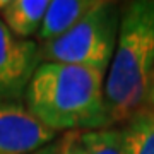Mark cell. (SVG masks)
I'll return each mask as SVG.
<instances>
[{
	"mask_svg": "<svg viewBox=\"0 0 154 154\" xmlns=\"http://www.w3.org/2000/svg\"><path fill=\"white\" fill-rule=\"evenodd\" d=\"M105 72L46 62L24 93V108L51 132H89L115 127L105 99Z\"/></svg>",
	"mask_w": 154,
	"mask_h": 154,
	"instance_id": "1",
	"label": "cell"
},
{
	"mask_svg": "<svg viewBox=\"0 0 154 154\" xmlns=\"http://www.w3.org/2000/svg\"><path fill=\"white\" fill-rule=\"evenodd\" d=\"M146 106H149L151 110H154V74L151 77V82H149V91H147V101Z\"/></svg>",
	"mask_w": 154,
	"mask_h": 154,
	"instance_id": "12",
	"label": "cell"
},
{
	"mask_svg": "<svg viewBox=\"0 0 154 154\" xmlns=\"http://www.w3.org/2000/svg\"><path fill=\"white\" fill-rule=\"evenodd\" d=\"M128 154H154V110L142 106L122 125Z\"/></svg>",
	"mask_w": 154,
	"mask_h": 154,
	"instance_id": "8",
	"label": "cell"
},
{
	"mask_svg": "<svg viewBox=\"0 0 154 154\" xmlns=\"http://www.w3.org/2000/svg\"><path fill=\"white\" fill-rule=\"evenodd\" d=\"M120 17L122 7L116 2L98 0L70 31L48 43H38L41 63L93 67L106 74L116 48Z\"/></svg>",
	"mask_w": 154,
	"mask_h": 154,
	"instance_id": "3",
	"label": "cell"
},
{
	"mask_svg": "<svg viewBox=\"0 0 154 154\" xmlns=\"http://www.w3.org/2000/svg\"><path fill=\"white\" fill-rule=\"evenodd\" d=\"M48 5V0H5L0 19L17 38L29 39L39 33Z\"/></svg>",
	"mask_w": 154,
	"mask_h": 154,
	"instance_id": "7",
	"label": "cell"
},
{
	"mask_svg": "<svg viewBox=\"0 0 154 154\" xmlns=\"http://www.w3.org/2000/svg\"><path fill=\"white\" fill-rule=\"evenodd\" d=\"M98 0H50L43 24L39 28V45L48 43L70 31L88 14Z\"/></svg>",
	"mask_w": 154,
	"mask_h": 154,
	"instance_id": "6",
	"label": "cell"
},
{
	"mask_svg": "<svg viewBox=\"0 0 154 154\" xmlns=\"http://www.w3.org/2000/svg\"><path fill=\"white\" fill-rule=\"evenodd\" d=\"M4 4H5V0H0V11H2V7H4Z\"/></svg>",
	"mask_w": 154,
	"mask_h": 154,
	"instance_id": "13",
	"label": "cell"
},
{
	"mask_svg": "<svg viewBox=\"0 0 154 154\" xmlns=\"http://www.w3.org/2000/svg\"><path fill=\"white\" fill-rule=\"evenodd\" d=\"M154 74V0L122 7L116 48L105 79V99L113 125L146 106Z\"/></svg>",
	"mask_w": 154,
	"mask_h": 154,
	"instance_id": "2",
	"label": "cell"
},
{
	"mask_svg": "<svg viewBox=\"0 0 154 154\" xmlns=\"http://www.w3.org/2000/svg\"><path fill=\"white\" fill-rule=\"evenodd\" d=\"M84 154H128L122 127H108L81 134Z\"/></svg>",
	"mask_w": 154,
	"mask_h": 154,
	"instance_id": "9",
	"label": "cell"
},
{
	"mask_svg": "<svg viewBox=\"0 0 154 154\" xmlns=\"http://www.w3.org/2000/svg\"><path fill=\"white\" fill-rule=\"evenodd\" d=\"M58 147H60V139H58V140H53L51 144L41 147L39 151H36V152H33V154H57L58 152Z\"/></svg>",
	"mask_w": 154,
	"mask_h": 154,
	"instance_id": "11",
	"label": "cell"
},
{
	"mask_svg": "<svg viewBox=\"0 0 154 154\" xmlns=\"http://www.w3.org/2000/svg\"><path fill=\"white\" fill-rule=\"evenodd\" d=\"M82 132H65L60 137V147L57 154H84V146L81 140Z\"/></svg>",
	"mask_w": 154,
	"mask_h": 154,
	"instance_id": "10",
	"label": "cell"
},
{
	"mask_svg": "<svg viewBox=\"0 0 154 154\" xmlns=\"http://www.w3.org/2000/svg\"><path fill=\"white\" fill-rule=\"evenodd\" d=\"M39 65V45L17 38L0 19V103H21Z\"/></svg>",
	"mask_w": 154,
	"mask_h": 154,
	"instance_id": "4",
	"label": "cell"
},
{
	"mask_svg": "<svg viewBox=\"0 0 154 154\" xmlns=\"http://www.w3.org/2000/svg\"><path fill=\"white\" fill-rule=\"evenodd\" d=\"M57 135L34 120L22 103H0V154H33Z\"/></svg>",
	"mask_w": 154,
	"mask_h": 154,
	"instance_id": "5",
	"label": "cell"
}]
</instances>
